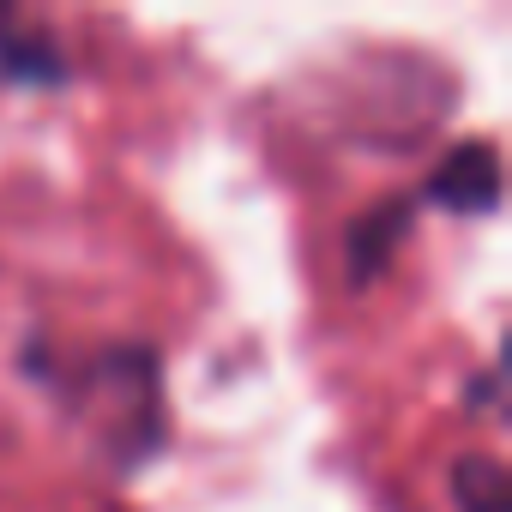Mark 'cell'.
I'll use <instances>...</instances> for the list:
<instances>
[{
  "instance_id": "cell-4",
  "label": "cell",
  "mask_w": 512,
  "mask_h": 512,
  "mask_svg": "<svg viewBox=\"0 0 512 512\" xmlns=\"http://www.w3.org/2000/svg\"><path fill=\"white\" fill-rule=\"evenodd\" d=\"M452 500H458V512H512L506 464L488 458V452L458 458V464H452Z\"/></svg>"
},
{
  "instance_id": "cell-3",
  "label": "cell",
  "mask_w": 512,
  "mask_h": 512,
  "mask_svg": "<svg viewBox=\"0 0 512 512\" xmlns=\"http://www.w3.org/2000/svg\"><path fill=\"white\" fill-rule=\"evenodd\" d=\"M67 67L55 55V43L31 37L25 25H13L7 13H0V79H19V85H55Z\"/></svg>"
},
{
  "instance_id": "cell-1",
  "label": "cell",
  "mask_w": 512,
  "mask_h": 512,
  "mask_svg": "<svg viewBox=\"0 0 512 512\" xmlns=\"http://www.w3.org/2000/svg\"><path fill=\"white\" fill-rule=\"evenodd\" d=\"M422 193H428L434 205H446V211H494V205H500V157H494V145H488V139L458 145V151L428 175Z\"/></svg>"
},
{
  "instance_id": "cell-2",
  "label": "cell",
  "mask_w": 512,
  "mask_h": 512,
  "mask_svg": "<svg viewBox=\"0 0 512 512\" xmlns=\"http://www.w3.org/2000/svg\"><path fill=\"white\" fill-rule=\"evenodd\" d=\"M404 229H410V199L374 205L368 217H356V223H350V284H356V290H362L368 278H380V272H386V260L398 253Z\"/></svg>"
}]
</instances>
